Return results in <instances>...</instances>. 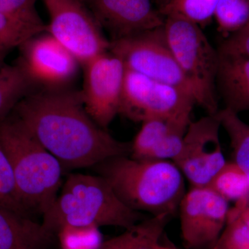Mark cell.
I'll return each mask as SVG.
<instances>
[{"label": "cell", "instance_id": "6da1fadb", "mask_svg": "<svg viewBox=\"0 0 249 249\" xmlns=\"http://www.w3.org/2000/svg\"><path fill=\"white\" fill-rule=\"evenodd\" d=\"M13 111L64 170L93 168L112 157L130 156L131 142L117 140L94 122L80 91L31 92Z\"/></svg>", "mask_w": 249, "mask_h": 249}, {"label": "cell", "instance_id": "7a4b0ae2", "mask_svg": "<svg viewBox=\"0 0 249 249\" xmlns=\"http://www.w3.org/2000/svg\"><path fill=\"white\" fill-rule=\"evenodd\" d=\"M93 168L125 206L142 213L173 216L186 193L184 176L173 160L119 156Z\"/></svg>", "mask_w": 249, "mask_h": 249}, {"label": "cell", "instance_id": "3957f363", "mask_svg": "<svg viewBox=\"0 0 249 249\" xmlns=\"http://www.w3.org/2000/svg\"><path fill=\"white\" fill-rule=\"evenodd\" d=\"M0 143L9 157L24 207L32 217H42L61 188L62 165L15 116L0 121Z\"/></svg>", "mask_w": 249, "mask_h": 249}, {"label": "cell", "instance_id": "277c9868", "mask_svg": "<svg viewBox=\"0 0 249 249\" xmlns=\"http://www.w3.org/2000/svg\"><path fill=\"white\" fill-rule=\"evenodd\" d=\"M145 219L142 213L125 206L102 177L71 173L55 202L42 216V224L56 235L65 225L127 229Z\"/></svg>", "mask_w": 249, "mask_h": 249}, {"label": "cell", "instance_id": "5b68a950", "mask_svg": "<svg viewBox=\"0 0 249 249\" xmlns=\"http://www.w3.org/2000/svg\"><path fill=\"white\" fill-rule=\"evenodd\" d=\"M163 29L174 57L196 89V104L210 115L217 114V49L199 26L180 16H165Z\"/></svg>", "mask_w": 249, "mask_h": 249}, {"label": "cell", "instance_id": "8992f818", "mask_svg": "<svg viewBox=\"0 0 249 249\" xmlns=\"http://www.w3.org/2000/svg\"><path fill=\"white\" fill-rule=\"evenodd\" d=\"M109 51L122 60L127 70L182 89L196 104V89L174 57L163 26L111 40Z\"/></svg>", "mask_w": 249, "mask_h": 249}, {"label": "cell", "instance_id": "52a82bcc", "mask_svg": "<svg viewBox=\"0 0 249 249\" xmlns=\"http://www.w3.org/2000/svg\"><path fill=\"white\" fill-rule=\"evenodd\" d=\"M50 22L47 32L70 51L80 65L109 52L110 41L81 0H42Z\"/></svg>", "mask_w": 249, "mask_h": 249}, {"label": "cell", "instance_id": "ba28073f", "mask_svg": "<svg viewBox=\"0 0 249 249\" xmlns=\"http://www.w3.org/2000/svg\"><path fill=\"white\" fill-rule=\"evenodd\" d=\"M196 104L189 93L126 69L119 114L134 122L191 114Z\"/></svg>", "mask_w": 249, "mask_h": 249}, {"label": "cell", "instance_id": "9c48e42d", "mask_svg": "<svg viewBox=\"0 0 249 249\" xmlns=\"http://www.w3.org/2000/svg\"><path fill=\"white\" fill-rule=\"evenodd\" d=\"M217 113L190 123L181 152L173 160L192 186H209L227 163L219 141L222 126Z\"/></svg>", "mask_w": 249, "mask_h": 249}, {"label": "cell", "instance_id": "30bf717a", "mask_svg": "<svg viewBox=\"0 0 249 249\" xmlns=\"http://www.w3.org/2000/svg\"><path fill=\"white\" fill-rule=\"evenodd\" d=\"M178 210L185 247L212 249L227 224L229 202L211 187L192 186Z\"/></svg>", "mask_w": 249, "mask_h": 249}, {"label": "cell", "instance_id": "8fae6325", "mask_svg": "<svg viewBox=\"0 0 249 249\" xmlns=\"http://www.w3.org/2000/svg\"><path fill=\"white\" fill-rule=\"evenodd\" d=\"M81 93L84 107L91 119L107 130L119 114L126 68L119 57L106 52L83 65Z\"/></svg>", "mask_w": 249, "mask_h": 249}, {"label": "cell", "instance_id": "7c38bea8", "mask_svg": "<svg viewBox=\"0 0 249 249\" xmlns=\"http://www.w3.org/2000/svg\"><path fill=\"white\" fill-rule=\"evenodd\" d=\"M16 63L31 84L60 89L76 77L80 62L48 32L31 37L20 47Z\"/></svg>", "mask_w": 249, "mask_h": 249}, {"label": "cell", "instance_id": "4fadbf2b", "mask_svg": "<svg viewBox=\"0 0 249 249\" xmlns=\"http://www.w3.org/2000/svg\"><path fill=\"white\" fill-rule=\"evenodd\" d=\"M102 29L113 40L162 27L165 18L154 8L152 0H85Z\"/></svg>", "mask_w": 249, "mask_h": 249}, {"label": "cell", "instance_id": "5bb4252c", "mask_svg": "<svg viewBox=\"0 0 249 249\" xmlns=\"http://www.w3.org/2000/svg\"><path fill=\"white\" fill-rule=\"evenodd\" d=\"M216 89L225 107L238 114L249 111V58L218 50Z\"/></svg>", "mask_w": 249, "mask_h": 249}, {"label": "cell", "instance_id": "9a60e30c", "mask_svg": "<svg viewBox=\"0 0 249 249\" xmlns=\"http://www.w3.org/2000/svg\"><path fill=\"white\" fill-rule=\"evenodd\" d=\"M56 239L42 223L0 206V249H51Z\"/></svg>", "mask_w": 249, "mask_h": 249}, {"label": "cell", "instance_id": "2e32d148", "mask_svg": "<svg viewBox=\"0 0 249 249\" xmlns=\"http://www.w3.org/2000/svg\"><path fill=\"white\" fill-rule=\"evenodd\" d=\"M173 216L145 218L121 235L104 241L101 249H161L162 236Z\"/></svg>", "mask_w": 249, "mask_h": 249}, {"label": "cell", "instance_id": "e0dca14e", "mask_svg": "<svg viewBox=\"0 0 249 249\" xmlns=\"http://www.w3.org/2000/svg\"><path fill=\"white\" fill-rule=\"evenodd\" d=\"M191 114L178 117H155L142 123L138 133L131 142L129 157L137 160H152L157 149L180 124H190Z\"/></svg>", "mask_w": 249, "mask_h": 249}, {"label": "cell", "instance_id": "ac0fdd59", "mask_svg": "<svg viewBox=\"0 0 249 249\" xmlns=\"http://www.w3.org/2000/svg\"><path fill=\"white\" fill-rule=\"evenodd\" d=\"M33 88L34 85L17 63L0 62V121L9 116Z\"/></svg>", "mask_w": 249, "mask_h": 249}, {"label": "cell", "instance_id": "d6986e66", "mask_svg": "<svg viewBox=\"0 0 249 249\" xmlns=\"http://www.w3.org/2000/svg\"><path fill=\"white\" fill-rule=\"evenodd\" d=\"M218 116L230 139L234 162L249 179V124L227 108L219 110Z\"/></svg>", "mask_w": 249, "mask_h": 249}, {"label": "cell", "instance_id": "ffe728a7", "mask_svg": "<svg viewBox=\"0 0 249 249\" xmlns=\"http://www.w3.org/2000/svg\"><path fill=\"white\" fill-rule=\"evenodd\" d=\"M229 201H248L249 179L235 162H227L209 186Z\"/></svg>", "mask_w": 249, "mask_h": 249}, {"label": "cell", "instance_id": "44dd1931", "mask_svg": "<svg viewBox=\"0 0 249 249\" xmlns=\"http://www.w3.org/2000/svg\"><path fill=\"white\" fill-rule=\"evenodd\" d=\"M219 0H171L159 12L163 17L175 15L195 23L202 29L214 18Z\"/></svg>", "mask_w": 249, "mask_h": 249}, {"label": "cell", "instance_id": "7402d4cb", "mask_svg": "<svg viewBox=\"0 0 249 249\" xmlns=\"http://www.w3.org/2000/svg\"><path fill=\"white\" fill-rule=\"evenodd\" d=\"M214 19L223 38L240 31L249 23V0H219Z\"/></svg>", "mask_w": 249, "mask_h": 249}, {"label": "cell", "instance_id": "603a6c76", "mask_svg": "<svg viewBox=\"0 0 249 249\" xmlns=\"http://www.w3.org/2000/svg\"><path fill=\"white\" fill-rule=\"evenodd\" d=\"M45 31L0 12V62H4L13 49L19 48L33 36Z\"/></svg>", "mask_w": 249, "mask_h": 249}, {"label": "cell", "instance_id": "cb8c5ba5", "mask_svg": "<svg viewBox=\"0 0 249 249\" xmlns=\"http://www.w3.org/2000/svg\"><path fill=\"white\" fill-rule=\"evenodd\" d=\"M56 237L60 249H101L104 242L96 225L62 226Z\"/></svg>", "mask_w": 249, "mask_h": 249}, {"label": "cell", "instance_id": "d4e9b609", "mask_svg": "<svg viewBox=\"0 0 249 249\" xmlns=\"http://www.w3.org/2000/svg\"><path fill=\"white\" fill-rule=\"evenodd\" d=\"M0 206L33 218L24 207L18 193L12 167L0 143Z\"/></svg>", "mask_w": 249, "mask_h": 249}, {"label": "cell", "instance_id": "484cf974", "mask_svg": "<svg viewBox=\"0 0 249 249\" xmlns=\"http://www.w3.org/2000/svg\"><path fill=\"white\" fill-rule=\"evenodd\" d=\"M211 249H249V228L229 212L227 224Z\"/></svg>", "mask_w": 249, "mask_h": 249}, {"label": "cell", "instance_id": "4316f807", "mask_svg": "<svg viewBox=\"0 0 249 249\" xmlns=\"http://www.w3.org/2000/svg\"><path fill=\"white\" fill-rule=\"evenodd\" d=\"M37 0H0V12L25 24L47 31L36 9Z\"/></svg>", "mask_w": 249, "mask_h": 249}, {"label": "cell", "instance_id": "83f0119b", "mask_svg": "<svg viewBox=\"0 0 249 249\" xmlns=\"http://www.w3.org/2000/svg\"><path fill=\"white\" fill-rule=\"evenodd\" d=\"M218 50L249 58V23L240 31L224 38Z\"/></svg>", "mask_w": 249, "mask_h": 249}, {"label": "cell", "instance_id": "f1b7e54d", "mask_svg": "<svg viewBox=\"0 0 249 249\" xmlns=\"http://www.w3.org/2000/svg\"><path fill=\"white\" fill-rule=\"evenodd\" d=\"M229 213L238 216L241 220L249 228V206L247 205V201L236 203L233 209H229Z\"/></svg>", "mask_w": 249, "mask_h": 249}, {"label": "cell", "instance_id": "f546056e", "mask_svg": "<svg viewBox=\"0 0 249 249\" xmlns=\"http://www.w3.org/2000/svg\"><path fill=\"white\" fill-rule=\"evenodd\" d=\"M170 1L171 0H155V3L159 10L163 8L165 5L168 4Z\"/></svg>", "mask_w": 249, "mask_h": 249}, {"label": "cell", "instance_id": "4dcf8cb0", "mask_svg": "<svg viewBox=\"0 0 249 249\" xmlns=\"http://www.w3.org/2000/svg\"><path fill=\"white\" fill-rule=\"evenodd\" d=\"M161 249H177L175 247L168 244H163L162 245Z\"/></svg>", "mask_w": 249, "mask_h": 249}, {"label": "cell", "instance_id": "1f68e13d", "mask_svg": "<svg viewBox=\"0 0 249 249\" xmlns=\"http://www.w3.org/2000/svg\"><path fill=\"white\" fill-rule=\"evenodd\" d=\"M247 205H248V206H249V197L248 199V203H247Z\"/></svg>", "mask_w": 249, "mask_h": 249}, {"label": "cell", "instance_id": "d6a6232c", "mask_svg": "<svg viewBox=\"0 0 249 249\" xmlns=\"http://www.w3.org/2000/svg\"><path fill=\"white\" fill-rule=\"evenodd\" d=\"M81 1H83V2H85V0H81Z\"/></svg>", "mask_w": 249, "mask_h": 249}]
</instances>
